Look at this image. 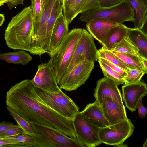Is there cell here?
<instances>
[{
  "mask_svg": "<svg viewBox=\"0 0 147 147\" xmlns=\"http://www.w3.org/2000/svg\"><path fill=\"white\" fill-rule=\"evenodd\" d=\"M6 105L29 122L58 130L71 138H77L73 121L47 105L37 94L31 80L16 83L7 92Z\"/></svg>",
  "mask_w": 147,
  "mask_h": 147,
  "instance_id": "1",
  "label": "cell"
},
{
  "mask_svg": "<svg viewBox=\"0 0 147 147\" xmlns=\"http://www.w3.org/2000/svg\"><path fill=\"white\" fill-rule=\"evenodd\" d=\"M34 31V17L30 6L12 18L5 32L6 43L11 49L29 51Z\"/></svg>",
  "mask_w": 147,
  "mask_h": 147,
  "instance_id": "2",
  "label": "cell"
},
{
  "mask_svg": "<svg viewBox=\"0 0 147 147\" xmlns=\"http://www.w3.org/2000/svg\"><path fill=\"white\" fill-rule=\"evenodd\" d=\"M82 29L74 28L68 34L61 44L49 54L55 69L58 83L72 61L75 51L82 33Z\"/></svg>",
  "mask_w": 147,
  "mask_h": 147,
  "instance_id": "3",
  "label": "cell"
},
{
  "mask_svg": "<svg viewBox=\"0 0 147 147\" xmlns=\"http://www.w3.org/2000/svg\"><path fill=\"white\" fill-rule=\"evenodd\" d=\"M35 136L34 147H84L77 138L70 137L47 126L30 122Z\"/></svg>",
  "mask_w": 147,
  "mask_h": 147,
  "instance_id": "4",
  "label": "cell"
},
{
  "mask_svg": "<svg viewBox=\"0 0 147 147\" xmlns=\"http://www.w3.org/2000/svg\"><path fill=\"white\" fill-rule=\"evenodd\" d=\"M134 10L127 0H125L119 5L109 9L99 7L88 10L81 13L80 20L87 22L92 19L98 18L108 19L119 24L125 21L134 22Z\"/></svg>",
  "mask_w": 147,
  "mask_h": 147,
  "instance_id": "5",
  "label": "cell"
},
{
  "mask_svg": "<svg viewBox=\"0 0 147 147\" xmlns=\"http://www.w3.org/2000/svg\"><path fill=\"white\" fill-rule=\"evenodd\" d=\"M35 90L38 94L47 105L62 116L73 120L80 112L79 107L73 100L62 90L53 93L37 88H35Z\"/></svg>",
  "mask_w": 147,
  "mask_h": 147,
  "instance_id": "6",
  "label": "cell"
},
{
  "mask_svg": "<svg viewBox=\"0 0 147 147\" xmlns=\"http://www.w3.org/2000/svg\"><path fill=\"white\" fill-rule=\"evenodd\" d=\"M94 62L87 60L76 64L64 75L58 84L59 88L67 91L76 90L85 84L94 69Z\"/></svg>",
  "mask_w": 147,
  "mask_h": 147,
  "instance_id": "7",
  "label": "cell"
},
{
  "mask_svg": "<svg viewBox=\"0 0 147 147\" xmlns=\"http://www.w3.org/2000/svg\"><path fill=\"white\" fill-rule=\"evenodd\" d=\"M73 121L76 136L85 146L95 147L102 143L100 128L91 123L81 112L76 115Z\"/></svg>",
  "mask_w": 147,
  "mask_h": 147,
  "instance_id": "8",
  "label": "cell"
},
{
  "mask_svg": "<svg viewBox=\"0 0 147 147\" xmlns=\"http://www.w3.org/2000/svg\"><path fill=\"white\" fill-rule=\"evenodd\" d=\"M135 127L128 119L119 123L100 128L99 137L102 143L117 146L132 134Z\"/></svg>",
  "mask_w": 147,
  "mask_h": 147,
  "instance_id": "9",
  "label": "cell"
},
{
  "mask_svg": "<svg viewBox=\"0 0 147 147\" xmlns=\"http://www.w3.org/2000/svg\"><path fill=\"white\" fill-rule=\"evenodd\" d=\"M98 51L94 38L88 31L82 29L72 61L64 75L69 72L76 64L81 61L85 60L94 62L97 61L98 60Z\"/></svg>",
  "mask_w": 147,
  "mask_h": 147,
  "instance_id": "10",
  "label": "cell"
},
{
  "mask_svg": "<svg viewBox=\"0 0 147 147\" xmlns=\"http://www.w3.org/2000/svg\"><path fill=\"white\" fill-rule=\"evenodd\" d=\"M56 0H49L39 21L34 26V36L29 52L34 55L40 57L46 53L45 46L47 22Z\"/></svg>",
  "mask_w": 147,
  "mask_h": 147,
  "instance_id": "11",
  "label": "cell"
},
{
  "mask_svg": "<svg viewBox=\"0 0 147 147\" xmlns=\"http://www.w3.org/2000/svg\"><path fill=\"white\" fill-rule=\"evenodd\" d=\"M31 82L35 88L45 91L56 93L61 90L57 84L56 72L51 62L39 65Z\"/></svg>",
  "mask_w": 147,
  "mask_h": 147,
  "instance_id": "12",
  "label": "cell"
},
{
  "mask_svg": "<svg viewBox=\"0 0 147 147\" xmlns=\"http://www.w3.org/2000/svg\"><path fill=\"white\" fill-rule=\"evenodd\" d=\"M122 98L126 107L131 112L136 110L139 100L147 94V84L143 80L125 84L122 87Z\"/></svg>",
  "mask_w": 147,
  "mask_h": 147,
  "instance_id": "13",
  "label": "cell"
},
{
  "mask_svg": "<svg viewBox=\"0 0 147 147\" xmlns=\"http://www.w3.org/2000/svg\"><path fill=\"white\" fill-rule=\"evenodd\" d=\"M118 85L113 80L106 77L98 80L94 96L95 101L101 106L105 97H110L123 104L122 96Z\"/></svg>",
  "mask_w": 147,
  "mask_h": 147,
  "instance_id": "14",
  "label": "cell"
},
{
  "mask_svg": "<svg viewBox=\"0 0 147 147\" xmlns=\"http://www.w3.org/2000/svg\"><path fill=\"white\" fill-rule=\"evenodd\" d=\"M101 106L109 125L119 123L128 119L124 105L111 97H105Z\"/></svg>",
  "mask_w": 147,
  "mask_h": 147,
  "instance_id": "15",
  "label": "cell"
},
{
  "mask_svg": "<svg viewBox=\"0 0 147 147\" xmlns=\"http://www.w3.org/2000/svg\"><path fill=\"white\" fill-rule=\"evenodd\" d=\"M119 24H120L108 19L98 18L90 20L87 22L86 26L90 34L102 44L109 31Z\"/></svg>",
  "mask_w": 147,
  "mask_h": 147,
  "instance_id": "16",
  "label": "cell"
},
{
  "mask_svg": "<svg viewBox=\"0 0 147 147\" xmlns=\"http://www.w3.org/2000/svg\"><path fill=\"white\" fill-rule=\"evenodd\" d=\"M68 25L62 12L57 20L53 27L48 54L55 50L63 42L69 32Z\"/></svg>",
  "mask_w": 147,
  "mask_h": 147,
  "instance_id": "17",
  "label": "cell"
},
{
  "mask_svg": "<svg viewBox=\"0 0 147 147\" xmlns=\"http://www.w3.org/2000/svg\"><path fill=\"white\" fill-rule=\"evenodd\" d=\"M81 112L91 123L100 128L109 125L101 106L96 101L88 104Z\"/></svg>",
  "mask_w": 147,
  "mask_h": 147,
  "instance_id": "18",
  "label": "cell"
},
{
  "mask_svg": "<svg viewBox=\"0 0 147 147\" xmlns=\"http://www.w3.org/2000/svg\"><path fill=\"white\" fill-rule=\"evenodd\" d=\"M130 28L122 24L113 28L105 37L102 43L106 49L111 50L113 46L127 36Z\"/></svg>",
  "mask_w": 147,
  "mask_h": 147,
  "instance_id": "19",
  "label": "cell"
},
{
  "mask_svg": "<svg viewBox=\"0 0 147 147\" xmlns=\"http://www.w3.org/2000/svg\"><path fill=\"white\" fill-rule=\"evenodd\" d=\"M63 5V13L68 24L79 14L87 0H59Z\"/></svg>",
  "mask_w": 147,
  "mask_h": 147,
  "instance_id": "20",
  "label": "cell"
},
{
  "mask_svg": "<svg viewBox=\"0 0 147 147\" xmlns=\"http://www.w3.org/2000/svg\"><path fill=\"white\" fill-rule=\"evenodd\" d=\"M127 36L138 50V54L147 59V36L139 29L130 28Z\"/></svg>",
  "mask_w": 147,
  "mask_h": 147,
  "instance_id": "21",
  "label": "cell"
},
{
  "mask_svg": "<svg viewBox=\"0 0 147 147\" xmlns=\"http://www.w3.org/2000/svg\"><path fill=\"white\" fill-rule=\"evenodd\" d=\"M0 59L9 63L26 65L32 61V56L23 50L1 53Z\"/></svg>",
  "mask_w": 147,
  "mask_h": 147,
  "instance_id": "22",
  "label": "cell"
},
{
  "mask_svg": "<svg viewBox=\"0 0 147 147\" xmlns=\"http://www.w3.org/2000/svg\"><path fill=\"white\" fill-rule=\"evenodd\" d=\"M62 12V4L59 0H56L47 22L45 46L46 53H48L51 34L55 23L60 14Z\"/></svg>",
  "mask_w": 147,
  "mask_h": 147,
  "instance_id": "23",
  "label": "cell"
},
{
  "mask_svg": "<svg viewBox=\"0 0 147 147\" xmlns=\"http://www.w3.org/2000/svg\"><path fill=\"white\" fill-rule=\"evenodd\" d=\"M134 9L135 13L134 22L135 28L141 27L147 13V0H127Z\"/></svg>",
  "mask_w": 147,
  "mask_h": 147,
  "instance_id": "24",
  "label": "cell"
},
{
  "mask_svg": "<svg viewBox=\"0 0 147 147\" xmlns=\"http://www.w3.org/2000/svg\"><path fill=\"white\" fill-rule=\"evenodd\" d=\"M109 51L129 68L144 71L138 54L134 55L123 53L113 50Z\"/></svg>",
  "mask_w": 147,
  "mask_h": 147,
  "instance_id": "25",
  "label": "cell"
},
{
  "mask_svg": "<svg viewBox=\"0 0 147 147\" xmlns=\"http://www.w3.org/2000/svg\"><path fill=\"white\" fill-rule=\"evenodd\" d=\"M111 50L130 54H138V49L127 36L124 37L119 42L115 44Z\"/></svg>",
  "mask_w": 147,
  "mask_h": 147,
  "instance_id": "26",
  "label": "cell"
},
{
  "mask_svg": "<svg viewBox=\"0 0 147 147\" xmlns=\"http://www.w3.org/2000/svg\"><path fill=\"white\" fill-rule=\"evenodd\" d=\"M98 61L105 77L111 80L118 85L125 83L124 77L99 59Z\"/></svg>",
  "mask_w": 147,
  "mask_h": 147,
  "instance_id": "27",
  "label": "cell"
},
{
  "mask_svg": "<svg viewBox=\"0 0 147 147\" xmlns=\"http://www.w3.org/2000/svg\"><path fill=\"white\" fill-rule=\"evenodd\" d=\"M7 109L9 112V114L17 122L18 125H19L23 129L24 134H28L33 137L35 136L34 131L30 122L19 115L9 107L7 106Z\"/></svg>",
  "mask_w": 147,
  "mask_h": 147,
  "instance_id": "28",
  "label": "cell"
},
{
  "mask_svg": "<svg viewBox=\"0 0 147 147\" xmlns=\"http://www.w3.org/2000/svg\"><path fill=\"white\" fill-rule=\"evenodd\" d=\"M98 58H101L104 59L109 62L120 67L127 71L129 68L109 50L106 49L103 46L98 50Z\"/></svg>",
  "mask_w": 147,
  "mask_h": 147,
  "instance_id": "29",
  "label": "cell"
},
{
  "mask_svg": "<svg viewBox=\"0 0 147 147\" xmlns=\"http://www.w3.org/2000/svg\"><path fill=\"white\" fill-rule=\"evenodd\" d=\"M49 0H31L34 20V26L37 24Z\"/></svg>",
  "mask_w": 147,
  "mask_h": 147,
  "instance_id": "30",
  "label": "cell"
},
{
  "mask_svg": "<svg viewBox=\"0 0 147 147\" xmlns=\"http://www.w3.org/2000/svg\"><path fill=\"white\" fill-rule=\"evenodd\" d=\"M127 75L124 77L125 84H129L140 81L145 74L142 70L136 69L129 68Z\"/></svg>",
  "mask_w": 147,
  "mask_h": 147,
  "instance_id": "31",
  "label": "cell"
},
{
  "mask_svg": "<svg viewBox=\"0 0 147 147\" xmlns=\"http://www.w3.org/2000/svg\"><path fill=\"white\" fill-rule=\"evenodd\" d=\"M22 134L24 133V130L21 127L14 128L0 132V138L14 136Z\"/></svg>",
  "mask_w": 147,
  "mask_h": 147,
  "instance_id": "32",
  "label": "cell"
},
{
  "mask_svg": "<svg viewBox=\"0 0 147 147\" xmlns=\"http://www.w3.org/2000/svg\"><path fill=\"white\" fill-rule=\"evenodd\" d=\"M125 0H99V7L104 9H109L116 6Z\"/></svg>",
  "mask_w": 147,
  "mask_h": 147,
  "instance_id": "33",
  "label": "cell"
},
{
  "mask_svg": "<svg viewBox=\"0 0 147 147\" xmlns=\"http://www.w3.org/2000/svg\"><path fill=\"white\" fill-rule=\"evenodd\" d=\"M99 0H87L81 10L80 14L86 11L99 7Z\"/></svg>",
  "mask_w": 147,
  "mask_h": 147,
  "instance_id": "34",
  "label": "cell"
},
{
  "mask_svg": "<svg viewBox=\"0 0 147 147\" xmlns=\"http://www.w3.org/2000/svg\"><path fill=\"white\" fill-rule=\"evenodd\" d=\"M98 59L101 60L113 70L120 74L124 77L127 75V71L120 67L109 62L104 59L98 58Z\"/></svg>",
  "mask_w": 147,
  "mask_h": 147,
  "instance_id": "35",
  "label": "cell"
},
{
  "mask_svg": "<svg viewBox=\"0 0 147 147\" xmlns=\"http://www.w3.org/2000/svg\"><path fill=\"white\" fill-rule=\"evenodd\" d=\"M24 1V0H0V6H2L5 3L9 9H11L18 5H23Z\"/></svg>",
  "mask_w": 147,
  "mask_h": 147,
  "instance_id": "36",
  "label": "cell"
},
{
  "mask_svg": "<svg viewBox=\"0 0 147 147\" xmlns=\"http://www.w3.org/2000/svg\"><path fill=\"white\" fill-rule=\"evenodd\" d=\"M141 98L138 101L137 105V109H138V113L139 117L142 119L145 117L147 114V109L144 107L142 102Z\"/></svg>",
  "mask_w": 147,
  "mask_h": 147,
  "instance_id": "37",
  "label": "cell"
},
{
  "mask_svg": "<svg viewBox=\"0 0 147 147\" xmlns=\"http://www.w3.org/2000/svg\"><path fill=\"white\" fill-rule=\"evenodd\" d=\"M20 127H21L18 125H15L11 122L4 121L0 124V132L11 128Z\"/></svg>",
  "mask_w": 147,
  "mask_h": 147,
  "instance_id": "38",
  "label": "cell"
},
{
  "mask_svg": "<svg viewBox=\"0 0 147 147\" xmlns=\"http://www.w3.org/2000/svg\"><path fill=\"white\" fill-rule=\"evenodd\" d=\"M139 29L147 36V13L141 27Z\"/></svg>",
  "mask_w": 147,
  "mask_h": 147,
  "instance_id": "39",
  "label": "cell"
},
{
  "mask_svg": "<svg viewBox=\"0 0 147 147\" xmlns=\"http://www.w3.org/2000/svg\"><path fill=\"white\" fill-rule=\"evenodd\" d=\"M138 55L142 63L144 71L147 74V59L139 54Z\"/></svg>",
  "mask_w": 147,
  "mask_h": 147,
  "instance_id": "40",
  "label": "cell"
},
{
  "mask_svg": "<svg viewBox=\"0 0 147 147\" xmlns=\"http://www.w3.org/2000/svg\"><path fill=\"white\" fill-rule=\"evenodd\" d=\"M5 21V18L4 15L2 14H0V26H1L3 24Z\"/></svg>",
  "mask_w": 147,
  "mask_h": 147,
  "instance_id": "41",
  "label": "cell"
},
{
  "mask_svg": "<svg viewBox=\"0 0 147 147\" xmlns=\"http://www.w3.org/2000/svg\"><path fill=\"white\" fill-rule=\"evenodd\" d=\"M117 147H128V146L126 144H124L123 143H122L118 145Z\"/></svg>",
  "mask_w": 147,
  "mask_h": 147,
  "instance_id": "42",
  "label": "cell"
},
{
  "mask_svg": "<svg viewBox=\"0 0 147 147\" xmlns=\"http://www.w3.org/2000/svg\"><path fill=\"white\" fill-rule=\"evenodd\" d=\"M143 147H147V138L143 144Z\"/></svg>",
  "mask_w": 147,
  "mask_h": 147,
  "instance_id": "43",
  "label": "cell"
}]
</instances>
